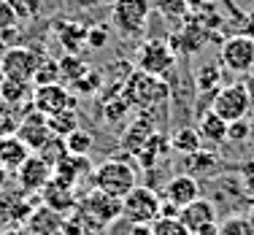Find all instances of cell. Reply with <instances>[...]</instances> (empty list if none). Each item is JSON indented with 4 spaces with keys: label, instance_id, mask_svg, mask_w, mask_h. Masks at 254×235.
Wrapping results in <instances>:
<instances>
[{
    "label": "cell",
    "instance_id": "1",
    "mask_svg": "<svg viewBox=\"0 0 254 235\" xmlns=\"http://www.w3.org/2000/svg\"><path fill=\"white\" fill-rule=\"evenodd\" d=\"M125 95H127V100H130V106H138V108H143V111L154 114L160 106H168L171 87L157 76L132 70L125 81Z\"/></svg>",
    "mask_w": 254,
    "mask_h": 235
},
{
    "label": "cell",
    "instance_id": "2",
    "mask_svg": "<svg viewBox=\"0 0 254 235\" xmlns=\"http://www.w3.org/2000/svg\"><path fill=\"white\" fill-rule=\"evenodd\" d=\"M76 216L81 219L84 227H106L111 225V222H117L119 216H122V197H114L108 195V192L98 189V186H92V189L87 192V195L78 200V208H76Z\"/></svg>",
    "mask_w": 254,
    "mask_h": 235
},
{
    "label": "cell",
    "instance_id": "3",
    "mask_svg": "<svg viewBox=\"0 0 254 235\" xmlns=\"http://www.w3.org/2000/svg\"><path fill=\"white\" fill-rule=\"evenodd\" d=\"M135 184H138L135 168L125 160L111 157V160L100 162L98 168H92V186H98V189L108 192L114 197H125Z\"/></svg>",
    "mask_w": 254,
    "mask_h": 235
},
{
    "label": "cell",
    "instance_id": "4",
    "mask_svg": "<svg viewBox=\"0 0 254 235\" xmlns=\"http://www.w3.org/2000/svg\"><path fill=\"white\" fill-rule=\"evenodd\" d=\"M152 0H114L111 5V27L125 38H141L149 25Z\"/></svg>",
    "mask_w": 254,
    "mask_h": 235
},
{
    "label": "cell",
    "instance_id": "5",
    "mask_svg": "<svg viewBox=\"0 0 254 235\" xmlns=\"http://www.w3.org/2000/svg\"><path fill=\"white\" fill-rule=\"evenodd\" d=\"M176 68V52L168 38H149L135 49V70L149 76H168Z\"/></svg>",
    "mask_w": 254,
    "mask_h": 235
},
{
    "label": "cell",
    "instance_id": "6",
    "mask_svg": "<svg viewBox=\"0 0 254 235\" xmlns=\"http://www.w3.org/2000/svg\"><path fill=\"white\" fill-rule=\"evenodd\" d=\"M254 108V100L249 95L244 81H233V84H222L211 98V111L219 114L225 122H235V119H246L249 111Z\"/></svg>",
    "mask_w": 254,
    "mask_h": 235
},
{
    "label": "cell",
    "instance_id": "7",
    "mask_svg": "<svg viewBox=\"0 0 254 235\" xmlns=\"http://www.w3.org/2000/svg\"><path fill=\"white\" fill-rule=\"evenodd\" d=\"M160 206H162V197L152 186L135 184L122 197V216L130 225H154L160 219Z\"/></svg>",
    "mask_w": 254,
    "mask_h": 235
},
{
    "label": "cell",
    "instance_id": "8",
    "mask_svg": "<svg viewBox=\"0 0 254 235\" xmlns=\"http://www.w3.org/2000/svg\"><path fill=\"white\" fill-rule=\"evenodd\" d=\"M30 106L44 117L60 111H76V95L68 89V84L54 81V84H35L33 95H30Z\"/></svg>",
    "mask_w": 254,
    "mask_h": 235
},
{
    "label": "cell",
    "instance_id": "9",
    "mask_svg": "<svg viewBox=\"0 0 254 235\" xmlns=\"http://www.w3.org/2000/svg\"><path fill=\"white\" fill-rule=\"evenodd\" d=\"M219 62L230 73H249L254 70V38L246 33L227 35L219 49Z\"/></svg>",
    "mask_w": 254,
    "mask_h": 235
},
{
    "label": "cell",
    "instance_id": "10",
    "mask_svg": "<svg viewBox=\"0 0 254 235\" xmlns=\"http://www.w3.org/2000/svg\"><path fill=\"white\" fill-rule=\"evenodd\" d=\"M41 59L35 57L33 49L27 46H14L0 57V73L3 78H14V81H30L33 84V76L38 70Z\"/></svg>",
    "mask_w": 254,
    "mask_h": 235
},
{
    "label": "cell",
    "instance_id": "11",
    "mask_svg": "<svg viewBox=\"0 0 254 235\" xmlns=\"http://www.w3.org/2000/svg\"><path fill=\"white\" fill-rule=\"evenodd\" d=\"M52 181V165H46L38 154H30L27 162L16 171V184L25 195H38Z\"/></svg>",
    "mask_w": 254,
    "mask_h": 235
},
{
    "label": "cell",
    "instance_id": "12",
    "mask_svg": "<svg viewBox=\"0 0 254 235\" xmlns=\"http://www.w3.org/2000/svg\"><path fill=\"white\" fill-rule=\"evenodd\" d=\"M160 197L165 203H171V206H176V208H184L187 203L200 197V184H197V178L190 176V173H179V176L168 178V184L162 186Z\"/></svg>",
    "mask_w": 254,
    "mask_h": 235
},
{
    "label": "cell",
    "instance_id": "13",
    "mask_svg": "<svg viewBox=\"0 0 254 235\" xmlns=\"http://www.w3.org/2000/svg\"><path fill=\"white\" fill-rule=\"evenodd\" d=\"M49 135H52V130H49V124H46V117L38 114L35 108L25 119H19V124H16V138L25 143L30 152H38V149L49 141Z\"/></svg>",
    "mask_w": 254,
    "mask_h": 235
},
{
    "label": "cell",
    "instance_id": "14",
    "mask_svg": "<svg viewBox=\"0 0 254 235\" xmlns=\"http://www.w3.org/2000/svg\"><path fill=\"white\" fill-rule=\"evenodd\" d=\"M179 222L192 233H197L200 227L211 225V222H216V206L211 200H205V197H197V200L187 203L184 208H179Z\"/></svg>",
    "mask_w": 254,
    "mask_h": 235
},
{
    "label": "cell",
    "instance_id": "15",
    "mask_svg": "<svg viewBox=\"0 0 254 235\" xmlns=\"http://www.w3.org/2000/svg\"><path fill=\"white\" fill-rule=\"evenodd\" d=\"M38 195H41V203H44V206H49L52 211H57V214H63V216H68L70 211L78 208V197H76L73 186L49 181L44 189L38 192Z\"/></svg>",
    "mask_w": 254,
    "mask_h": 235
},
{
    "label": "cell",
    "instance_id": "16",
    "mask_svg": "<svg viewBox=\"0 0 254 235\" xmlns=\"http://www.w3.org/2000/svg\"><path fill=\"white\" fill-rule=\"evenodd\" d=\"M30 154H33V152H30L25 143L14 135V132L0 135V168H3L8 176H16V171L27 162Z\"/></svg>",
    "mask_w": 254,
    "mask_h": 235
},
{
    "label": "cell",
    "instance_id": "17",
    "mask_svg": "<svg viewBox=\"0 0 254 235\" xmlns=\"http://www.w3.org/2000/svg\"><path fill=\"white\" fill-rule=\"evenodd\" d=\"M87 171H92L87 154H68L65 160H60L57 165L52 168V181L65 184V186H73V189H76L78 178H81Z\"/></svg>",
    "mask_w": 254,
    "mask_h": 235
},
{
    "label": "cell",
    "instance_id": "18",
    "mask_svg": "<svg viewBox=\"0 0 254 235\" xmlns=\"http://www.w3.org/2000/svg\"><path fill=\"white\" fill-rule=\"evenodd\" d=\"M63 214H57V211H52L49 206H44V203H38L33 211H30L27 222H25V230L30 235H54L63 227Z\"/></svg>",
    "mask_w": 254,
    "mask_h": 235
},
{
    "label": "cell",
    "instance_id": "19",
    "mask_svg": "<svg viewBox=\"0 0 254 235\" xmlns=\"http://www.w3.org/2000/svg\"><path fill=\"white\" fill-rule=\"evenodd\" d=\"M197 132H200L203 146H225L227 143V122L219 114L211 111V108L205 114H200V119H197Z\"/></svg>",
    "mask_w": 254,
    "mask_h": 235
},
{
    "label": "cell",
    "instance_id": "20",
    "mask_svg": "<svg viewBox=\"0 0 254 235\" xmlns=\"http://www.w3.org/2000/svg\"><path fill=\"white\" fill-rule=\"evenodd\" d=\"M184 168H187V173L190 176H211V173L219 168V154L216 152H208V149H197V152H192V154H187V160H184Z\"/></svg>",
    "mask_w": 254,
    "mask_h": 235
},
{
    "label": "cell",
    "instance_id": "21",
    "mask_svg": "<svg viewBox=\"0 0 254 235\" xmlns=\"http://www.w3.org/2000/svg\"><path fill=\"white\" fill-rule=\"evenodd\" d=\"M57 38H60V44H63L65 54H76L78 46L87 44V27L78 25V22H60Z\"/></svg>",
    "mask_w": 254,
    "mask_h": 235
},
{
    "label": "cell",
    "instance_id": "22",
    "mask_svg": "<svg viewBox=\"0 0 254 235\" xmlns=\"http://www.w3.org/2000/svg\"><path fill=\"white\" fill-rule=\"evenodd\" d=\"M225 81V68L222 62H208V65H200L195 73V87L200 92H216Z\"/></svg>",
    "mask_w": 254,
    "mask_h": 235
},
{
    "label": "cell",
    "instance_id": "23",
    "mask_svg": "<svg viewBox=\"0 0 254 235\" xmlns=\"http://www.w3.org/2000/svg\"><path fill=\"white\" fill-rule=\"evenodd\" d=\"M171 149L179 154H192L197 152V149H203V141H200V132H197V127H192V124H184V127H179L176 132H173L171 138Z\"/></svg>",
    "mask_w": 254,
    "mask_h": 235
},
{
    "label": "cell",
    "instance_id": "24",
    "mask_svg": "<svg viewBox=\"0 0 254 235\" xmlns=\"http://www.w3.org/2000/svg\"><path fill=\"white\" fill-rule=\"evenodd\" d=\"M57 68H60V81L63 84H73L78 76H84L92 65L87 59H81L78 54H65L63 59H57Z\"/></svg>",
    "mask_w": 254,
    "mask_h": 235
},
{
    "label": "cell",
    "instance_id": "25",
    "mask_svg": "<svg viewBox=\"0 0 254 235\" xmlns=\"http://www.w3.org/2000/svg\"><path fill=\"white\" fill-rule=\"evenodd\" d=\"M30 95H33V84L30 81H14V78H3L0 81V98L5 100V103H25L30 100Z\"/></svg>",
    "mask_w": 254,
    "mask_h": 235
},
{
    "label": "cell",
    "instance_id": "26",
    "mask_svg": "<svg viewBox=\"0 0 254 235\" xmlns=\"http://www.w3.org/2000/svg\"><path fill=\"white\" fill-rule=\"evenodd\" d=\"M46 124H49L52 135L68 138L73 130H78V114H76V111H60V114H52V117H46Z\"/></svg>",
    "mask_w": 254,
    "mask_h": 235
},
{
    "label": "cell",
    "instance_id": "27",
    "mask_svg": "<svg viewBox=\"0 0 254 235\" xmlns=\"http://www.w3.org/2000/svg\"><path fill=\"white\" fill-rule=\"evenodd\" d=\"M41 157V160L46 162V165H57L60 160H65V157H68L70 152H68V143H65V138H60V135H49V141L44 143V146L38 149V152H35Z\"/></svg>",
    "mask_w": 254,
    "mask_h": 235
},
{
    "label": "cell",
    "instance_id": "28",
    "mask_svg": "<svg viewBox=\"0 0 254 235\" xmlns=\"http://www.w3.org/2000/svg\"><path fill=\"white\" fill-rule=\"evenodd\" d=\"M65 143H68V152L70 154H87L89 157V152L95 149V135L89 130H73L68 138H65Z\"/></svg>",
    "mask_w": 254,
    "mask_h": 235
},
{
    "label": "cell",
    "instance_id": "29",
    "mask_svg": "<svg viewBox=\"0 0 254 235\" xmlns=\"http://www.w3.org/2000/svg\"><path fill=\"white\" fill-rule=\"evenodd\" d=\"M103 84V76H100V70H95V68H89L84 76H78L73 84H68V87H73L78 95H95L98 92V87Z\"/></svg>",
    "mask_w": 254,
    "mask_h": 235
},
{
    "label": "cell",
    "instance_id": "30",
    "mask_svg": "<svg viewBox=\"0 0 254 235\" xmlns=\"http://www.w3.org/2000/svg\"><path fill=\"white\" fill-rule=\"evenodd\" d=\"M219 235H254V227L246 216H230L225 225H219Z\"/></svg>",
    "mask_w": 254,
    "mask_h": 235
},
{
    "label": "cell",
    "instance_id": "31",
    "mask_svg": "<svg viewBox=\"0 0 254 235\" xmlns=\"http://www.w3.org/2000/svg\"><path fill=\"white\" fill-rule=\"evenodd\" d=\"M249 138H252L249 119H235V122H227V141L230 143H246Z\"/></svg>",
    "mask_w": 254,
    "mask_h": 235
},
{
    "label": "cell",
    "instance_id": "32",
    "mask_svg": "<svg viewBox=\"0 0 254 235\" xmlns=\"http://www.w3.org/2000/svg\"><path fill=\"white\" fill-rule=\"evenodd\" d=\"M157 8L165 19H187V3L184 0H157Z\"/></svg>",
    "mask_w": 254,
    "mask_h": 235
},
{
    "label": "cell",
    "instance_id": "33",
    "mask_svg": "<svg viewBox=\"0 0 254 235\" xmlns=\"http://www.w3.org/2000/svg\"><path fill=\"white\" fill-rule=\"evenodd\" d=\"M152 230H154V235H190V230L179 219H168V216H160L152 225Z\"/></svg>",
    "mask_w": 254,
    "mask_h": 235
},
{
    "label": "cell",
    "instance_id": "34",
    "mask_svg": "<svg viewBox=\"0 0 254 235\" xmlns=\"http://www.w3.org/2000/svg\"><path fill=\"white\" fill-rule=\"evenodd\" d=\"M33 81H35V84H54V81H60V68H57V62H54V59H44V62L38 65V70H35Z\"/></svg>",
    "mask_w": 254,
    "mask_h": 235
},
{
    "label": "cell",
    "instance_id": "35",
    "mask_svg": "<svg viewBox=\"0 0 254 235\" xmlns=\"http://www.w3.org/2000/svg\"><path fill=\"white\" fill-rule=\"evenodd\" d=\"M108 38H111V27H108V25L87 27V44L92 46V49H103V46L108 44Z\"/></svg>",
    "mask_w": 254,
    "mask_h": 235
},
{
    "label": "cell",
    "instance_id": "36",
    "mask_svg": "<svg viewBox=\"0 0 254 235\" xmlns=\"http://www.w3.org/2000/svg\"><path fill=\"white\" fill-rule=\"evenodd\" d=\"M16 25H19V16H16L14 5H11L8 0H0V35L14 30Z\"/></svg>",
    "mask_w": 254,
    "mask_h": 235
},
{
    "label": "cell",
    "instance_id": "37",
    "mask_svg": "<svg viewBox=\"0 0 254 235\" xmlns=\"http://www.w3.org/2000/svg\"><path fill=\"white\" fill-rule=\"evenodd\" d=\"M184 3H187V11H190V14H197V11L211 8V5H214V0H184Z\"/></svg>",
    "mask_w": 254,
    "mask_h": 235
},
{
    "label": "cell",
    "instance_id": "38",
    "mask_svg": "<svg viewBox=\"0 0 254 235\" xmlns=\"http://www.w3.org/2000/svg\"><path fill=\"white\" fill-rule=\"evenodd\" d=\"M127 235H154V230H152V225H130Z\"/></svg>",
    "mask_w": 254,
    "mask_h": 235
},
{
    "label": "cell",
    "instance_id": "39",
    "mask_svg": "<svg viewBox=\"0 0 254 235\" xmlns=\"http://www.w3.org/2000/svg\"><path fill=\"white\" fill-rule=\"evenodd\" d=\"M192 235H219V222H211V225L200 227V230L192 233Z\"/></svg>",
    "mask_w": 254,
    "mask_h": 235
},
{
    "label": "cell",
    "instance_id": "40",
    "mask_svg": "<svg viewBox=\"0 0 254 235\" xmlns=\"http://www.w3.org/2000/svg\"><path fill=\"white\" fill-rule=\"evenodd\" d=\"M0 235H30V233H27V230H25V227H22V225H11L8 230H3Z\"/></svg>",
    "mask_w": 254,
    "mask_h": 235
},
{
    "label": "cell",
    "instance_id": "41",
    "mask_svg": "<svg viewBox=\"0 0 254 235\" xmlns=\"http://www.w3.org/2000/svg\"><path fill=\"white\" fill-rule=\"evenodd\" d=\"M246 76H249V78H246V89H249V95H252V100H254V70H249V73H246Z\"/></svg>",
    "mask_w": 254,
    "mask_h": 235
},
{
    "label": "cell",
    "instance_id": "42",
    "mask_svg": "<svg viewBox=\"0 0 254 235\" xmlns=\"http://www.w3.org/2000/svg\"><path fill=\"white\" fill-rule=\"evenodd\" d=\"M8 178H11V176L3 171V168H0V189H3V186H8Z\"/></svg>",
    "mask_w": 254,
    "mask_h": 235
},
{
    "label": "cell",
    "instance_id": "43",
    "mask_svg": "<svg viewBox=\"0 0 254 235\" xmlns=\"http://www.w3.org/2000/svg\"><path fill=\"white\" fill-rule=\"evenodd\" d=\"M246 219H249V225L254 227V203H252V208H249V214H246Z\"/></svg>",
    "mask_w": 254,
    "mask_h": 235
}]
</instances>
